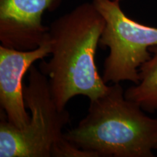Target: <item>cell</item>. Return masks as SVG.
Wrapping results in <instances>:
<instances>
[{
    "label": "cell",
    "mask_w": 157,
    "mask_h": 157,
    "mask_svg": "<svg viewBox=\"0 0 157 157\" xmlns=\"http://www.w3.org/2000/svg\"><path fill=\"white\" fill-rule=\"evenodd\" d=\"M105 25L93 3L84 2L49 25L51 58L48 61L41 60L38 68L48 78L51 95L60 111L75 96H86L91 101L109 89L95 63Z\"/></svg>",
    "instance_id": "1"
},
{
    "label": "cell",
    "mask_w": 157,
    "mask_h": 157,
    "mask_svg": "<svg viewBox=\"0 0 157 157\" xmlns=\"http://www.w3.org/2000/svg\"><path fill=\"white\" fill-rule=\"evenodd\" d=\"M66 140L95 157H154L157 149V118L144 113L113 84L91 101L87 115L64 132Z\"/></svg>",
    "instance_id": "2"
},
{
    "label": "cell",
    "mask_w": 157,
    "mask_h": 157,
    "mask_svg": "<svg viewBox=\"0 0 157 157\" xmlns=\"http://www.w3.org/2000/svg\"><path fill=\"white\" fill-rule=\"evenodd\" d=\"M113 1L117 2H121V1H122V0H113Z\"/></svg>",
    "instance_id": "8"
},
{
    "label": "cell",
    "mask_w": 157,
    "mask_h": 157,
    "mask_svg": "<svg viewBox=\"0 0 157 157\" xmlns=\"http://www.w3.org/2000/svg\"><path fill=\"white\" fill-rule=\"evenodd\" d=\"M105 25L99 40L101 48H109L104 62L105 83L139 82V68L151 57L149 48L157 45V28L129 18L113 0H93Z\"/></svg>",
    "instance_id": "4"
},
{
    "label": "cell",
    "mask_w": 157,
    "mask_h": 157,
    "mask_svg": "<svg viewBox=\"0 0 157 157\" xmlns=\"http://www.w3.org/2000/svg\"><path fill=\"white\" fill-rule=\"evenodd\" d=\"M23 95L31 113L24 129L11 124L1 110L0 157H60L66 142L63 129L70 123V114L66 109L57 108L48 78L34 65L29 69Z\"/></svg>",
    "instance_id": "3"
},
{
    "label": "cell",
    "mask_w": 157,
    "mask_h": 157,
    "mask_svg": "<svg viewBox=\"0 0 157 157\" xmlns=\"http://www.w3.org/2000/svg\"><path fill=\"white\" fill-rule=\"evenodd\" d=\"M63 0H0V42L6 48L32 50L48 38L45 11L56 10Z\"/></svg>",
    "instance_id": "5"
},
{
    "label": "cell",
    "mask_w": 157,
    "mask_h": 157,
    "mask_svg": "<svg viewBox=\"0 0 157 157\" xmlns=\"http://www.w3.org/2000/svg\"><path fill=\"white\" fill-rule=\"evenodd\" d=\"M51 53L47 38L39 48L32 50H18L0 46V105L7 120L17 129H24L31 115L25 106L23 76L37 60Z\"/></svg>",
    "instance_id": "6"
},
{
    "label": "cell",
    "mask_w": 157,
    "mask_h": 157,
    "mask_svg": "<svg viewBox=\"0 0 157 157\" xmlns=\"http://www.w3.org/2000/svg\"><path fill=\"white\" fill-rule=\"evenodd\" d=\"M151 57L139 68V82L124 90V97L144 111H157V45L149 48Z\"/></svg>",
    "instance_id": "7"
}]
</instances>
